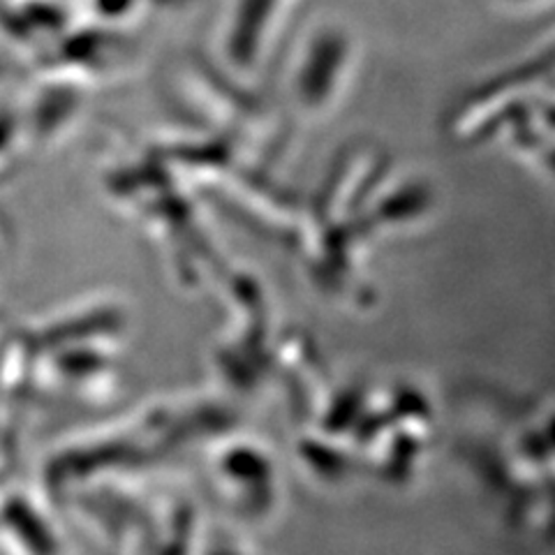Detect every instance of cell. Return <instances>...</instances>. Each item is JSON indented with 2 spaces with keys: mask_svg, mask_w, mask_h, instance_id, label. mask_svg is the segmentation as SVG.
I'll return each mask as SVG.
<instances>
[{
  "mask_svg": "<svg viewBox=\"0 0 555 555\" xmlns=\"http://www.w3.org/2000/svg\"><path fill=\"white\" fill-rule=\"evenodd\" d=\"M512 5H524V8H540L546 3H553V0H507Z\"/></svg>",
  "mask_w": 555,
  "mask_h": 555,
  "instance_id": "obj_2",
  "label": "cell"
},
{
  "mask_svg": "<svg viewBox=\"0 0 555 555\" xmlns=\"http://www.w3.org/2000/svg\"><path fill=\"white\" fill-rule=\"evenodd\" d=\"M214 477L232 505L262 509L271 491V465L267 454L253 442H228L214 454Z\"/></svg>",
  "mask_w": 555,
  "mask_h": 555,
  "instance_id": "obj_1",
  "label": "cell"
}]
</instances>
